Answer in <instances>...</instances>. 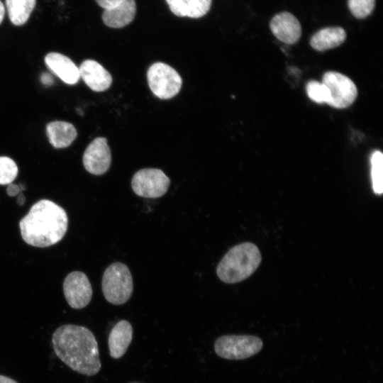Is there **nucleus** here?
Segmentation results:
<instances>
[{
	"label": "nucleus",
	"mask_w": 383,
	"mask_h": 383,
	"mask_svg": "<svg viewBox=\"0 0 383 383\" xmlns=\"http://www.w3.org/2000/svg\"><path fill=\"white\" fill-rule=\"evenodd\" d=\"M375 0H348V6L352 14L357 18H364L371 13Z\"/></svg>",
	"instance_id": "23"
},
{
	"label": "nucleus",
	"mask_w": 383,
	"mask_h": 383,
	"mask_svg": "<svg viewBox=\"0 0 383 383\" xmlns=\"http://www.w3.org/2000/svg\"><path fill=\"white\" fill-rule=\"evenodd\" d=\"M270 26L274 35L287 44H294L301 35L299 21L289 12H282L274 16L270 21Z\"/></svg>",
	"instance_id": "11"
},
{
	"label": "nucleus",
	"mask_w": 383,
	"mask_h": 383,
	"mask_svg": "<svg viewBox=\"0 0 383 383\" xmlns=\"http://www.w3.org/2000/svg\"><path fill=\"white\" fill-rule=\"evenodd\" d=\"M65 211L52 201L43 199L33 204L19 223L21 234L28 245L45 248L58 243L67 229Z\"/></svg>",
	"instance_id": "2"
},
{
	"label": "nucleus",
	"mask_w": 383,
	"mask_h": 383,
	"mask_svg": "<svg viewBox=\"0 0 383 383\" xmlns=\"http://www.w3.org/2000/svg\"><path fill=\"white\" fill-rule=\"evenodd\" d=\"M147 79L152 92L158 98L168 99L179 91L182 80L178 72L163 62H155L148 69Z\"/></svg>",
	"instance_id": "5"
},
{
	"label": "nucleus",
	"mask_w": 383,
	"mask_h": 383,
	"mask_svg": "<svg viewBox=\"0 0 383 383\" xmlns=\"http://www.w3.org/2000/svg\"><path fill=\"white\" fill-rule=\"evenodd\" d=\"M35 0H6V6L11 23L23 25L35 6Z\"/></svg>",
	"instance_id": "19"
},
{
	"label": "nucleus",
	"mask_w": 383,
	"mask_h": 383,
	"mask_svg": "<svg viewBox=\"0 0 383 383\" xmlns=\"http://www.w3.org/2000/svg\"><path fill=\"white\" fill-rule=\"evenodd\" d=\"M18 174V167L8 157H0V184H11Z\"/></svg>",
	"instance_id": "22"
},
{
	"label": "nucleus",
	"mask_w": 383,
	"mask_h": 383,
	"mask_svg": "<svg viewBox=\"0 0 383 383\" xmlns=\"http://www.w3.org/2000/svg\"><path fill=\"white\" fill-rule=\"evenodd\" d=\"M24 189V187H23L22 185H17L15 184H9L8 187L6 189V192L9 194V196H13L20 193L21 190Z\"/></svg>",
	"instance_id": "25"
},
{
	"label": "nucleus",
	"mask_w": 383,
	"mask_h": 383,
	"mask_svg": "<svg viewBox=\"0 0 383 383\" xmlns=\"http://www.w3.org/2000/svg\"><path fill=\"white\" fill-rule=\"evenodd\" d=\"M17 201L19 205L23 204L25 201V197L22 193L19 194Z\"/></svg>",
	"instance_id": "29"
},
{
	"label": "nucleus",
	"mask_w": 383,
	"mask_h": 383,
	"mask_svg": "<svg viewBox=\"0 0 383 383\" xmlns=\"http://www.w3.org/2000/svg\"><path fill=\"white\" fill-rule=\"evenodd\" d=\"M111 162V154L107 140L96 138L86 148L83 155V165L87 172L101 175L107 172Z\"/></svg>",
	"instance_id": "10"
},
{
	"label": "nucleus",
	"mask_w": 383,
	"mask_h": 383,
	"mask_svg": "<svg viewBox=\"0 0 383 383\" xmlns=\"http://www.w3.org/2000/svg\"><path fill=\"white\" fill-rule=\"evenodd\" d=\"M47 67L68 84H74L79 81V67L68 57L58 52H50L45 57Z\"/></svg>",
	"instance_id": "13"
},
{
	"label": "nucleus",
	"mask_w": 383,
	"mask_h": 383,
	"mask_svg": "<svg viewBox=\"0 0 383 383\" xmlns=\"http://www.w3.org/2000/svg\"><path fill=\"white\" fill-rule=\"evenodd\" d=\"M96 3L105 10L111 9L119 4L122 0H95Z\"/></svg>",
	"instance_id": "24"
},
{
	"label": "nucleus",
	"mask_w": 383,
	"mask_h": 383,
	"mask_svg": "<svg viewBox=\"0 0 383 383\" xmlns=\"http://www.w3.org/2000/svg\"><path fill=\"white\" fill-rule=\"evenodd\" d=\"M346 38V33L340 27H330L318 30L310 40L311 46L318 51H325L342 44Z\"/></svg>",
	"instance_id": "18"
},
{
	"label": "nucleus",
	"mask_w": 383,
	"mask_h": 383,
	"mask_svg": "<svg viewBox=\"0 0 383 383\" xmlns=\"http://www.w3.org/2000/svg\"><path fill=\"white\" fill-rule=\"evenodd\" d=\"M79 71L80 77L94 91H104L111 84L110 73L95 60H84L79 66Z\"/></svg>",
	"instance_id": "12"
},
{
	"label": "nucleus",
	"mask_w": 383,
	"mask_h": 383,
	"mask_svg": "<svg viewBox=\"0 0 383 383\" xmlns=\"http://www.w3.org/2000/svg\"><path fill=\"white\" fill-rule=\"evenodd\" d=\"M40 81L44 85L46 86H50L54 82L52 77L48 72H44L41 74Z\"/></svg>",
	"instance_id": "26"
},
{
	"label": "nucleus",
	"mask_w": 383,
	"mask_h": 383,
	"mask_svg": "<svg viewBox=\"0 0 383 383\" xmlns=\"http://www.w3.org/2000/svg\"><path fill=\"white\" fill-rule=\"evenodd\" d=\"M133 338V328L126 320L119 321L111 329L108 345L111 357H121L126 352Z\"/></svg>",
	"instance_id": "14"
},
{
	"label": "nucleus",
	"mask_w": 383,
	"mask_h": 383,
	"mask_svg": "<svg viewBox=\"0 0 383 383\" xmlns=\"http://www.w3.org/2000/svg\"><path fill=\"white\" fill-rule=\"evenodd\" d=\"M52 345L57 357L72 370L92 376L101 369L97 340L87 328L65 324L52 333Z\"/></svg>",
	"instance_id": "1"
},
{
	"label": "nucleus",
	"mask_w": 383,
	"mask_h": 383,
	"mask_svg": "<svg viewBox=\"0 0 383 383\" xmlns=\"http://www.w3.org/2000/svg\"><path fill=\"white\" fill-rule=\"evenodd\" d=\"M0 383H18V382L9 377L0 374Z\"/></svg>",
	"instance_id": "27"
},
{
	"label": "nucleus",
	"mask_w": 383,
	"mask_h": 383,
	"mask_svg": "<svg viewBox=\"0 0 383 383\" xmlns=\"http://www.w3.org/2000/svg\"><path fill=\"white\" fill-rule=\"evenodd\" d=\"M101 287L104 296L109 303L125 304L133 290V277L128 267L119 262L111 264L104 272Z\"/></svg>",
	"instance_id": "4"
},
{
	"label": "nucleus",
	"mask_w": 383,
	"mask_h": 383,
	"mask_svg": "<svg viewBox=\"0 0 383 383\" xmlns=\"http://www.w3.org/2000/svg\"><path fill=\"white\" fill-rule=\"evenodd\" d=\"M371 177L374 192L381 194L383 192V155L379 150L371 156Z\"/></svg>",
	"instance_id": "20"
},
{
	"label": "nucleus",
	"mask_w": 383,
	"mask_h": 383,
	"mask_svg": "<svg viewBox=\"0 0 383 383\" xmlns=\"http://www.w3.org/2000/svg\"><path fill=\"white\" fill-rule=\"evenodd\" d=\"M170 11L179 17L198 18L210 10L212 0H165Z\"/></svg>",
	"instance_id": "16"
},
{
	"label": "nucleus",
	"mask_w": 383,
	"mask_h": 383,
	"mask_svg": "<svg viewBox=\"0 0 383 383\" xmlns=\"http://www.w3.org/2000/svg\"><path fill=\"white\" fill-rule=\"evenodd\" d=\"M135 13V0H122L114 7L104 10L102 20L109 27L120 28L132 22Z\"/></svg>",
	"instance_id": "15"
},
{
	"label": "nucleus",
	"mask_w": 383,
	"mask_h": 383,
	"mask_svg": "<svg viewBox=\"0 0 383 383\" xmlns=\"http://www.w3.org/2000/svg\"><path fill=\"white\" fill-rule=\"evenodd\" d=\"M328 89L327 104L337 109L350 106L356 99L357 89L355 83L347 76L337 72H326L321 82Z\"/></svg>",
	"instance_id": "7"
},
{
	"label": "nucleus",
	"mask_w": 383,
	"mask_h": 383,
	"mask_svg": "<svg viewBox=\"0 0 383 383\" xmlns=\"http://www.w3.org/2000/svg\"><path fill=\"white\" fill-rule=\"evenodd\" d=\"M46 133L50 143L56 148L68 147L77 135V130L72 123L61 121L49 123Z\"/></svg>",
	"instance_id": "17"
},
{
	"label": "nucleus",
	"mask_w": 383,
	"mask_h": 383,
	"mask_svg": "<svg viewBox=\"0 0 383 383\" xmlns=\"http://www.w3.org/2000/svg\"><path fill=\"white\" fill-rule=\"evenodd\" d=\"M5 8L3 3L0 1V23L2 22L4 17Z\"/></svg>",
	"instance_id": "28"
},
{
	"label": "nucleus",
	"mask_w": 383,
	"mask_h": 383,
	"mask_svg": "<svg viewBox=\"0 0 383 383\" xmlns=\"http://www.w3.org/2000/svg\"><path fill=\"white\" fill-rule=\"evenodd\" d=\"M170 180L160 169L145 168L133 177L131 187L135 194L145 198L156 199L168 190Z\"/></svg>",
	"instance_id": "8"
},
{
	"label": "nucleus",
	"mask_w": 383,
	"mask_h": 383,
	"mask_svg": "<svg viewBox=\"0 0 383 383\" xmlns=\"http://www.w3.org/2000/svg\"><path fill=\"white\" fill-rule=\"evenodd\" d=\"M63 291L68 304L75 309L87 306L92 297V288L88 277L79 271L72 272L65 277Z\"/></svg>",
	"instance_id": "9"
},
{
	"label": "nucleus",
	"mask_w": 383,
	"mask_h": 383,
	"mask_svg": "<svg viewBox=\"0 0 383 383\" xmlns=\"http://www.w3.org/2000/svg\"><path fill=\"white\" fill-rule=\"evenodd\" d=\"M262 257L258 248L252 243H243L230 249L216 268L218 278L225 283L234 284L249 277L259 267Z\"/></svg>",
	"instance_id": "3"
},
{
	"label": "nucleus",
	"mask_w": 383,
	"mask_h": 383,
	"mask_svg": "<svg viewBox=\"0 0 383 383\" xmlns=\"http://www.w3.org/2000/svg\"><path fill=\"white\" fill-rule=\"evenodd\" d=\"M306 91L308 96L318 104L328 102L329 92L327 87L318 81H309L306 86Z\"/></svg>",
	"instance_id": "21"
},
{
	"label": "nucleus",
	"mask_w": 383,
	"mask_h": 383,
	"mask_svg": "<svg viewBox=\"0 0 383 383\" xmlns=\"http://www.w3.org/2000/svg\"><path fill=\"white\" fill-rule=\"evenodd\" d=\"M262 347V340L252 335H223L214 344L216 353L228 360L248 358L257 353Z\"/></svg>",
	"instance_id": "6"
}]
</instances>
